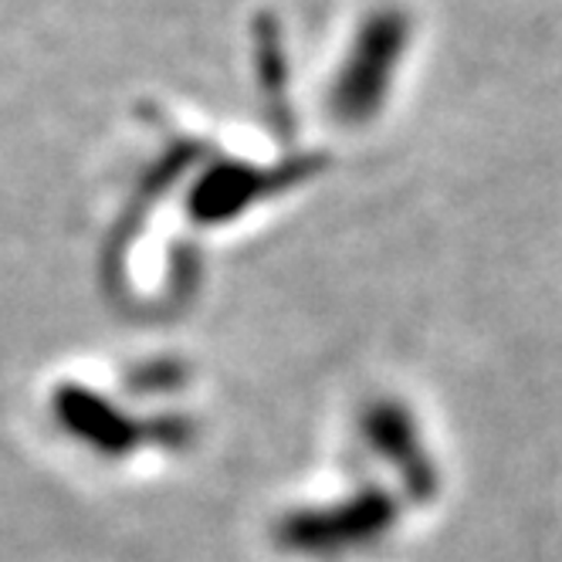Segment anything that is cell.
<instances>
[{"label":"cell","instance_id":"6da1fadb","mask_svg":"<svg viewBox=\"0 0 562 562\" xmlns=\"http://www.w3.org/2000/svg\"><path fill=\"white\" fill-rule=\"evenodd\" d=\"M367 434L373 451L393 464V471L404 481V488L417 502H430L437 495V468L434 458L420 437L417 420L407 407H400L396 400H383V404L370 407L367 414Z\"/></svg>","mask_w":562,"mask_h":562},{"label":"cell","instance_id":"7a4b0ae2","mask_svg":"<svg viewBox=\"0 0 562 562\" xmlns=\"http://www.w3.org/2000/svg\"><path fill=\"white\" fill-rule=\"evenodd\" d=\"M396 521V502L386 492H363L349 498L342 508L326 512L315 521V529L308 532V539L333 546V549H346V546H370L376 539H383Z\"/></svg>","mask_w":562,"mask_h":562}]
</instances>
